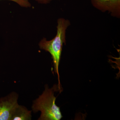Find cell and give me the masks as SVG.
<instances>
[{
    "label": "cell",
    "mask_w": 120,
    "mask_h": 120,
    "mask_svg": "<svg viewBox=\"0 0 120 120\" xmlns=\"http://www.w3.org/2000/svg\"><path fill=\"white\" fill-rule=\"evenodd\" d=\"M45 90L38 98L32 102L31 109L34 113L40 112L41 115L38 120H60L62 116L60 107L56 104L55 92L62 91L58 84H54L49 88L46 84Z\"/></svg>",
    "instance_id": "obj_1"
},
{
    "label": "cell",
    "mask_w": 120,
    "mask_h": 120,
    "mask_svg": "<svg viewBox=\"0 0 120 120\" xmlns=\"http://www.w3.org/2000/svg\"><path fill=\"white\" fill-rule=\"evenodd\" d=\"M57 23V34L55 38L50 41L43 38L39 42L38 45L41 49L49 52L51 54L54 71L58 76V85L61 89L58 68L63 45L66 44V30L71 23L68 20L64 18L58 19Z\"/></svg>",
    "instance_id": "obj_2"
},
{
    "label": "cell",
    "mask_w": 120,
    "mask_h": 120,
    "mask_svg": "<svg viewBox=\"0 0 120 120\" xmlns=\"http://www.w3.org/2000/svg\"><path fill=\"white\" fill-rule=\"evenodd\" d=\"M19 94L12 91L0 98V120H11L12 114L19 104Z\"/></svg>",
    "instance_id": "obj_3"
},
{
    "label": "cell",
    "mask_w": 120,
    "mask_h": 120,
    "mask_svg": "<svg viewBox=\"0 0 120 120\" xmlns=\"http://www.w3.org/2000/svg\"><path fill=\"white\" fill-rule=\"evenodd\" d=\"M92 5L103 12L108 11L113 17L120 18V0H91Z\"/></svg>",
    "instance_id": "obj_4"
},
{
    "label": "cell",
    "mask_w": 120,
    "mask_h": 120,
    "mask_svg": "<svg viewBox=\"0 0 120 120\" xmlns=\"http://www.w3.org/2000/svg\"><path fill=\"white\" fill-rule=\"evenodd\" d=\"M32 110H30L24 106L19 105L13 110L11 120H31L32 119Z\"/></svg>",
    "instance_id": "obj_5"
},
{
    "label": "cell",
    "mask_w": 120,
    "mask_h": 120,
    "mask_svg": "<svg viewBox=\"0 0 120 120\" xmlns=\"http://www.w3.org/2000/svg\"><path fill=\"white\" fill-rule=\"evenodd\" d=\"M8 0L11 1L16 2L22 7L29 8L31 7V4L28 0Z\"/></svg>",
    "instance_id": "obj_6"
},
{
    "label": "cell",
    "mask_w": 120,
    "mask_h": 120,
    "mask_svg": "<svg viewBox=\"0 0 120 120\" xmlns=\"http://www.w3.org/2000/svg\"><path fill=\"white\" fill-rule=\"evenodd\" d=\"M38 3L42 4H49L52 0H35Z\"/></svg>",
    "instance_id": "obj_7"
}]
</instances>
